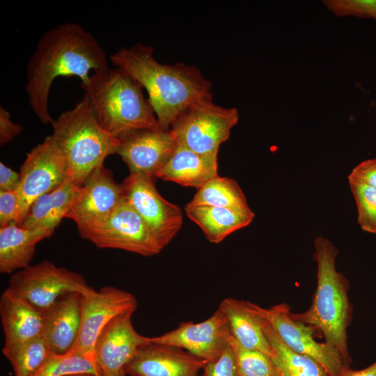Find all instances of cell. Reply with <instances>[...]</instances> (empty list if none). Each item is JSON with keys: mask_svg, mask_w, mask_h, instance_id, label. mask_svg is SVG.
<instances>
[{"mask_svg": "<svg viewBox=\"0 0 376 376\" xmlns=\"http://www.w3.org/2000/svg\"><path fill=\"white\" fill-rule=\"evenodd\" d=\"M106 53L95 37L80 24L66 22L47 31L38 40L27 65L25 90L39 120L51 123L49 95L58 77L86 81L91 70L109 68Z\"/></svg>", "mask_w": 376, "mask_h": 376, "instance_id": "1", "label": "cell"}, {"mask_svg": "<svg viewBox=\"0 0 376 376\" xmlns=\"http://www.w3.org/2000/svg\"><path fill=\"white\" fill-rule=\"evenodd\" d=\"M109 59L146 90L162 130H169L191 104L212 99L211 83L197 68L184 63H161L154 57L150 46L136 44L123 47Z\"/></svg>", "mask_w": 376, "mask_h": 376, "instance_id": "2", "label": "cell"}, {"mask_svg": "<svg viewBox=\"0 0 376 376\" xmlns=\"http://www.w3.org/2000/svg\"><path fill=\"white\" fill-rule=\"evenodd\" d=\"M314 259L317 263V286L310 307L295 319L319 331L324 343L341 354L347 366L351 358L347 348V329L352 318V306L348 297L350 283L336 268L338 250L329 240L317 237L314 240Z\"/></svg>", "mask_w": 376, "mask_h": 376, "instance_id": "3", "label": "cell"}, {"mask_svg": "<svg viewBox=\"0 0 376 376\" xmlns=\"http://www.w3.org/2000/svg\"><path fill=\"white\" fill-rule=\"evenodd\" d=\"M102 128L120 139L140 130H158L155 113L143 87L116 68L94 72L81 83Z\"/></svg>", "mask_w": 376, "mask_h": 376, "instance_id": "4", "label": "cell"}, {"mask_svg": "<svg viewBox=\"0 0 376 376\" xmlns=\"http://www.w3.org/2000/svg\"><path fill=\"white\" fill-rule=\"evenodd\" d=\"M51 124L50 136L66 160L68 176L79 186L109 155L118 151L119 139L100 125L86 95Z\"/></svg>", "mask_w": 376, "mask_h": 376, "instance_id": "5", "label": "cell"}, {"mask_svg": "<svg viewBox=\"0 0 376 376\" xmlns=\"http://www.w3.org/2000/svg\"><path fill=\"white\" fill-rule=\"evenodd\" d=\"M239 120L236 108H226L212 99L187 107L174 121L170 131L176 143L202 155H217Z\"/></svg>", "mask_w": 376, "mask_h": 376, "instance_id": "6", "label": "cell"}, {"mask_svg": "<svg viewBox=\"0 0 376 376\" xmlns=\"http://www.w3.org/2000/svg\"><path fill=\"white\" fill-rule=\"evenodd\" d=\"M92 288L80 274L45 260L12 274L6 289L43 313L61 297Z\"/></svg>", "mask_w": 376, "mask_h": 376, "instance_id": "7", "label": "cell"}, {"mask_svg": "<svg viewBox=\"0 0 376 376\" xmlns=\"http://www.w3.org/2000/svg\"><path fill=\"white\" fill-rule=\"evenodd\" d=\"M80 236L102 249H116L144 256L162 249L157 239L141 216L123 196L110 216Z\"/></svg>", "mask_w": 376, "mask_h": 376, "instance_id": "8", "label": "cell"}, {"mask_svg": "<svg viewBox=\"0 0 376 376\" xmlns=\"http://www.w3.org/2000/svg\"><path fill=\"white\" fill-rule=\"evenodd\" d=\"M248 303L255 313L270 323L288 347L314 359L329 376H340L350 368L336 349L315 339L313 327L293 318L287 304L265 308L250 301Z\"/></svg>", "mask_w": 376, "mask_h": 376, "instance_id": "9", "label": "cell"}, {"mask_svg": "<svg viewBox=\"0 0 376 376\" xmlns=\"http://www.w3.org/2000/svg\"><path fill=\"white\" fill-rule=\"evenodd\" d=\"M155 178L130 174L121 183L123 196L141 216L162 249L176 235L182 225L180 208L165 200L157 191Z\"/></svg>", "mask_w": 376, "mask_h": 376, "instance_id": "10", "label": "cell"}, {"mask_svg": "<svg viewBox=\"0 0 376 376\" xmlns=\"http://www.w3.org/2000/svg\"><path fill=\"white\" fill-rule=\"evenodd\" d=\"M19 173L17 225L39 196L56 189L68 177L66 160L50 135L26 154Z\"/></svg>", "mask_w": 376, "mask_h": 376, "instance_id": "11", "label": "cell"}, {"mask_svg": "<svg viewBox=\"0 0 376 376\" xmlns=\"http://www.w3.org/2000/svg\"><path fill=\"white\" fill-rule=\"evenodd\" d=\"M136 308L137 300L132 294L113 286H105L97 291L92 288L81 294L79 332L68 353L95 359V344L102 329L117 315L127 311H136Z\"/></svg>", "mask_w": 376, "mask_h": 376, "instance_id": "12", "label": "cell"}, {"mask_svg": "<svg viewBox=\"0 0 376 376\" xmlns=\"http://www.w3.org/2000/svg\"><path fill=\"white\" fill-rule=\"evenodd\" d=\"M123 198L121 184L104 165L85 180L65 218L77 224L79 235L97 226L113 212Z\"/></svg>", "mask_w": 376, "mask_h": 376, "instance_id": "13", "label": "cell"}, {"mask_svg": "<svg viewBox=\"0 0 376 376\" xmlns=\"http://www.w3.org/2000/svg\"><path fill=\"white\" fill-rule=\"evenodd\" d=\"M230 336L227 318L218 308L203 322H181L175 329L152 337L150 340L181 348L207 363L220 357L229 344Z\"/></svg>", "mask_w": 376, "mask_h": 376, "instance_id": "14", "label": "cell"}, {"mask_svg": "<svg viewBox=\"0 0 376 376\" xmlns=\"http://www.w3.org/2000/svg\"><path fill=\"white\" fill-rule=\"evenodd\" d=\"M134 311H127L113 318L97 338L95 359L102 376L123 371L138 350L150 341V337L139 334L134 329L132 322Z\"/></svg>", "mask_w": 376, "mask_h": 376, "instance_id": "15", "label": "cell"}, {"mask_svg": "<svg viewBox=\"0 0 376 376\" xmlns=\"http://www.w3.org/2000/svg\"><path fill=\"white\" fill-rule=\"evenodd\" d=\"M116 154L127 165L130 174L157 178L173 154L177 143L169 130H140L119 139Z\"/></svg>", "mask_w": 376, "mask_h": 376, "instance_id": "16", "label": "cell"}, {"mask_svg": "<svg viewBox=\"0 0 376 376\" xmlns=\"http://www.w3.org/2000/svg\"><path fill=\"white\" fill-rule=\"evenodd\" d=\"M206 363L181 348L150 340L138 350L123 370L128 376H197Z\"/></svg>", "mask_w": 376, "mask_h": 376, "instance_id": "17", "label": "cell"}, {"mask_svg": "<svg viewBox=\"0 0 376 376\" xmlns=\"http://www.w3.org/2000/svg\"><path fill=\"white\" fill-rule=\"evenodd\" d=\"M81 293H68L44 311L42 336L58 355L67 354L75 343L80 328Z\"/></svg>", "mask_w": 376, "mask_h": 376, "instance_id": "18", "label": "cell"}, {"mask_svg": "<svg viewBox=\"0 0 376 376\" xmlns=\"http://www.w3.org/2000/svg\"><path fill=\"white\" fill-rule=\"evenodd\" d=\"M81 190V186L76 185L68 176L56 189L39 196L18 226L26 229L43 230L52 236L61 220L65 218Z\"/></svg>", "mask_w": 376, "mask_h": 376, "instance_id": "19", "label": "cell"}, {"mask_svg": "<svg viewBox=\"0 0 376 376\" xmlns=\"http://www.w3.org/2000/svg\"><path fill=\"white\" fill-rule=\"evenodd\" d=\"M0 316L5 338L4 345L42 336L43 313L7 289L0 297Z\"/></svg>", "mask_w": 376, "mask_h": 376, "instance_id": "20", "label": "cell"}, {"mask_svg": "<svg viewBox=\"0 0 376 376\" xmlns=\"http://www.w3.org/2000/svg\"><path fill=\"white\" fill-rule=\"evenodd\" d=\"M217 175V155L199 154L177 143L157 178L198 189Z\"/></svg>", "mask_w": 376, "mask_h": 376, "instance_id": "21", "label": "cell"}, {"mask_svg": "<svg viewBox=\"0 0 376 376\" xmlns=\"http://www.w3.org/2000/svg\"><path fill=\"white\" fill-rule=\"evenodd\" d=\"M219 308L227 318L231 336L241 346L272 357L273 348L264 331V318L251 308L248 301L226 298Z\"/></svg>", "mask_w": 376, "mask_h": 376, "instance_id": "22", "label": "cell"}, {"mask_svg": "<svg viewBox=\"0 0 376 376\" xmlns=\"http://www.w3.org/2000/svg\"><path fill=\"white\" fill-rule=\"evenodd\" d=\"M50 237L43 230L26 229L15 224L0 228V272L13 274L30 266L36 244Z\"/></svg>", "mask_w": 376, "mask_h": 376, "instance_id": "23", "label": "cell"}, {"mask_svg": "<svg viewBox=\"0 0 376 376\" xmlns=\"http://www.w3.org/2000/svg\"><path fill=\"white\" fill-rule=\"evenodd\" d=\"M187 216L203 230L212 243L218 244L233 232L249 226L255 213L246 214L233 210L208 205H192L185 207Z\"/></svg>", "mask_w": 376, "mask_h": 376, "instance_id": "24", "label": "cell"}, {"mask_svg": "<svg viewBox=\"0 0 376 376\" xmlns=\"http://www.w3.org/2000/svg\"><path fill=\"white\" fill-rule=\"evenodd\" d=\"M263 327L273 348L271 358L275 366L276 376H329L314 359L288 347L265 319Z\"/></svg>", "mask_w": 376, "mask_h": 376, "instance_id": "25", "label": "cell"}, {"mask_svg": "<svg viewBox=\"0 0 376 376\" xmlns=\"http://www.w3.org/2000/svg\"><path fill=\"white\" fill-rule=\"evenodd\" d=\"M189 203L228 208L246 214L254 213L238 183L233 178L219 175L199 188Z\"/></svg>", "mask_w": 376, "mask_h": 376, "instance_id": "26", "label": "cell"}, {"mask_svg": "<svg viewBox=\"0 0 376 376\" xmlns=\"http://www.w3.org/2000/svg\"><path fill=\"white\" fill-rule=\"evenodd\" d=\"M2 353L10 361L15 376H32L56 354L43 336L4 345Z\"/></svg>", "mask_w": 376, "mask_h": 376, "instance_id": "27", "label": "cell"}, {"mask_svg": "<svg viewBox=\"0 0 376 376\" xmlns=\"http://www.w3.org/2000/svg\"><path fill=\"white\" fill-rule=\"evenodd\" d=\"M84 373L102 376L94 358L81 354L67 353L54 354L32 376H68Z\"/></svg>", "mask_w": 376, "mask_h": 376, "instance_id": "28", "label": "cell"}, {"mask_svg": "<svg viewBox=\"0 0 376 376\" xmlns=\"http://www.w3.org/2000/svg\"><path fill=\"white\" fill-rule=\"evenodd\" d=\"M229 343L235 354L236 376H276L269 356L241 346L232 336Z\"/></svg>", "mask_w": 376, "mask_h": 376, "instance_id": "29", "label": "cell"}, {"mask_svg": "<svg viewBox=\"0 0 376 376\" xmlns=\"http://www.w3.org/2000/svg\"><path fill=\"white\" fill-rule=\"evenodd\" d=\"M356 203L357 221L361 228L376 234V187L349 182Z\"/></svg>", "mask_w": 376, "mask_h": 376, "instance_id": "30", "label": "cell"}, {"mask_svg": "<svg viewBox=\"0 0 376 376\" xmlns=\"http://www.w3.org/2000/svg\"><path fill=\"white\" fill-rule=\"evenodd\" d=\"M322 2L339 17L353 15L376 19V0H324Z\"/></svg>", "mask_w": 376, "mask_h": 376, "instance_id": "31", "label": "cell"}, {"mask_svg": "<svg viewBox=\"0 0 376 376\" xmlns=\"http://www.w3.org/2000/svg\"><path fill=\"white\" fill-rule=\"evenodd\" d=\"M202 376H236L235 354L230 343L217 359L205 364Z\"/></svg>", "mask_w": 376, "mask_h": 376, "instance_id": "32", "label": "cell"}, {"mask_svg": "<svg viewBox=\"0 0 376 376\" xmlns=\"http://www.w3.org/2000/svg\"><path fill=\"white\" fill-rule=\"evenodd\" d=\"M19 222L17 191H0V228Z\"/></svg>", "mask_w": 376, "mask_h": 376, "instance_id": "33", "label": "cell"}, {"mask_svg": "<svg viewBox=\"0 0 376 376\" xmlns=\"http://www.w3.org/2000/svg\"><path fill=\"white\" fill-rule=\"evenodd\" d=\"M349 182L376 187V159H369L357 165L348 175Z\"/></svg>", "mask_w": 376, "mask_h": 376, "instance_id": "34", "label": "cell"}, {"mask_svg": "<svg viewBox=\"0 0 376 376\" xmlns=\"http://www.w3.org/2000/svg\"><path fill=\"white\" fill-rule=\"evenodd\" d=\"M20 124L11 120L10 113L0 107V145L1 146L10 143L22 132Z\"/></svg>", "mask_w": 376, "mask_h": 376, "instance_id": "35", "label": "cell"}, {"mask_svg": "<svg viewBox=\"0 0 376 376\" xmlns=\"http://www.w3.org/2000/svg\"><path fill=\"white\" fill-rule=\"evenodd\" d=\"M20 182V173L0 163V191H16Z\"/></svg>", "mask_w": 376, "mask_h": 376, "instance_id": "36", "label": "cell"}, {"mask_svg": "<svg viewBox=\"0 0 376 376\" xmlns=\"http://www.w3.org/2000/svg\"><path fill=\"white\" fill-rule=\"evenodd\" d=\"M340 376H376V361L361 370H354L349 368Z\"/></svg>", "mask_w": 376, "mask_h": 376, "instance_id": "37", "label": "cell"}, {"mask_svg": "<svg viewBox=\"0 0 376 376\" xmlns=\"http://www.w3.org/2000/svg\"><path fill=\"white\" fill-rule=\"evenodd\" d=\"M105 376H127L124 370L113 375H105Z\"/></svg>", "mask_w": 376, "mask_h": 376, "instance_id": "38", "label": "cell"}, {"mask_svg": "<svg viewBox=\"0 0 376 376\" xmlns=\"http://www.w3.org/2000/svg\"><path fill=\"white\" fill-rule=\"evenodd\" d=\"M68 376H95V375H91V374L84 373V374L72 375H68Z\"/></svg>", "mask_w": 376, "mask_h": 376, "instance_id": "39", "label": "cell"}]
</instances>
